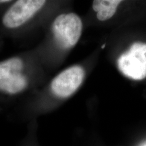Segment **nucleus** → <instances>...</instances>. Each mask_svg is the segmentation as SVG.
Segmentation results:
<instances>
[{
  "instance_id": "obj_1",
  "label": "nucleus",
  "mask_w": 146,
  "mask_h": 146,
  "mask_svg": "<svg viewBox=\"0 0 146 146\" xmlns=\"http://www.w3.org/2000/svg\"><path fill=\"white\" fill-rule=\"evenodd\" d=\"M35 47L0 60V104L20 102L48 80Z\"/></svg>"
},
{
  "instance_id": "obj_2",
  "label": "nucleus",
  "mask_w": 146,
  "mask_h": 146,
  "mask_svg": "<svg viewBox=\"0 0 146 146\" xmlns=\"http://www.w3.org/2000/svg\"><path fill=\"white\" fill-rule=\"evenodd\" d=\"M85 77L86 70L83 65L69 66L19 102L18 106L28 116H39L50 112L60 102L75 94Z\"/></svg>"
},
{
  "instance_id": "obj_3",
  "label": "nucleus",
  "mask_w": 146,
  "mask_h": 146,
  "mask_svg": "<svg viewBox=\"0 0 146 146\" xmlns=\"http://www.w3.org/2000/svg\"><path fill=\"white\" fill-rule=\"evenodd\" d=\"M56 2L47 0H13L0 16V36L18 39L45 27L56 14Z\"/></svg>"
},
{
  "instance_id": "obj_4",
  "label": "nucleus",
  "mask_w": 146,
  "mask_h": 146,
  "mask_svg": "<svg viewBox=\"0 0 146 146\" xmlns=\"http://www.w3.org/2000/svg\"><path fill=\"white\" fill-rule=\"evenodd\" d=\"M44 31V37L34 47L49 71L56 65L62 55L77 44L83 31V21L74 12H60L53 16Z\"/></svg>"
},
{
  "instance_id": "obj_5",
  "label": "nucleus",
  "mask_w": 146,
  "mask_h": 146,
  "mask_svg": "<svg viewBox=\"0 0 146 146\" xmlns=\"http://www.w3.org/2000/svg\"><path fill=\"white\" fill-rule=\"evenodd\" d=\"M118 70L131 79L146 78V43L135 42L117 60Z\"/></svg>"
},
{
  "instance_id": "obj_6",
  "label": "nucleus",
  "mask_w": 146,
  "mask_h": 146,
  "mask_svg": "<svg viewBox=\"0 0 146 146\" xmlns=\"http://www.w3.org/2000/svg\"><path fill=\"white\" fill-rule=\"evenodd\" d=\"M121 2L119 0H95L93 1L92 8L96 12L98 19L105 21L114 16Z\"/></svg>"
},
{
  "instance_id": "obj_7",
  "label": "nucleus",
  "mask_w": 146,
  "mask_h": 146,
  "mask_svg": "<svg viewBox=\"0 0 146 146\" xmlns=\"http://www.w3.org/2000/svg\"><path fill=\"white\" fill-rule=\"evenodd\" d=\"M13 0H0V16L10 6Z\"/></svg>"
},
{
  "instance_id": "obj_8",
  "label": "nucleus",
  "mask_w": 146,
  "mask_h": 146,
  "mask_svg": "<svg viewBox=\"0 0 146 146\" xmlns=\"http://www.w3.org/2000/svg\"><path fill=\"white\" fill-rule=\"evenodd\" d=\"M104 47H105V44H104V45H102V49H103V48H104Z\"/></svg>"
},
{
  "instance_id": "obj_9",
  "label": "nucleus",
  "mask_w": 146,
  "mask_h": 146,
  "mask_svg": "<svg viewBox=\"0 0 146 146\" xmlns=\"http://www.w3.org/2000/svg\"><path fill=\"white\" fill-rule=\"evenodd\" d=\"M145 146H146V145H145Z\"/></svg>"
}]
</instances>
